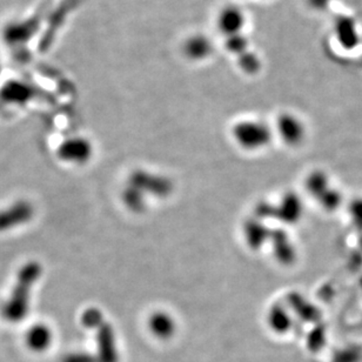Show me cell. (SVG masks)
Here are the masks:
<instances>
[{
    "label": "cell",
    "mask_w": 362,
    "mask_h": 362,
    "mask_svg": "<svg viewBox=\"0 0 362 362\" xmlns=\"http://www.w3.org/2000/svg\"><path fill=\"white\" fill-rule=\"evenodd\" d=\"M320 205L327 209V211H334L339 207L341 201H343V196L339 191L334 189H328L326 192L318 199Z\"/></svg>",
    "instance_id": "16"
},
{
    "label": "cell",
    "mask_w": 362,
    "mask_h": 362,
    "mask_svg": "<svg viewBox=\"0 0 362 362\" xmlns=\"http://www.w3.org/2000/svg\"><path fill=\"white\" fill-rule=\"evenodd\" d=\"M42 266L37 261H30L20 267L16 282L10 297L3 304V316L10 322H19L30 311L33 286L42 277Z\"/></svg>",
    "instance_id": "1"
},
{
    "label": "cell",
    "mask_w": 362,
    "mask_h": 362,
    "mask_svg": "<svg viewBox=\"0 0 362 362\" xmlns=\"http://www.w3.org/2000/svg\"><path fill=\"white\" fill-rule=\"evenodd\" d=\"M361 360V352L355 348H347L334 355L331 362H359Z\"/></svg>",
    "instance_id": "19"
},
{
    "label": "cell",
    "mask_w": 362,
    "mask_h": 362,
    "mask_svg": "<svg viewBox=\"0 0 362 362\" xmlns=\"http://www.w3.org/2000/svg\"><path fill=\"white\" fill-rule=\"evenodd\" d=\"M62 362H98L96 355L85 353V352H76L69 353L62 358Z\"/></svg>",
    "instance_id": "20"
},
{
    "label": "cell",
    "mask_w": 362,
    "mask_h": 362,
    "mask_svg": "<svg viewBox=\"0 0 362 362\" xmlns=\"http://www.w3.org/2000/svg\"><path fill=\"white\" fill-rule=\"evenodd\" d=\"M81 322L89 329H98L101 325L104 324L103 314L96 309H87L81 316Z\"/></svg>",
    "instance_id": "18"
},
{
    "label": "cell",
    "mask_w": 362,
    "mask_h": 362,
    "mask_svg": "<svg viewBox=\"0 0 362 362\" xmlns=\"http://www.w3.org/2000/svg\"><path fill=\"white\" fill-rule=\"evenodd\" d=\"M288 302L297 316H300L306 322H316L319 320L320 313L318 309L304 298L300 297V294H292L288 298Z\"/></svg>",
    "instance_id": "13"
},
{
    "label": "cell",
    "mask_w": 362,
    "mask_h": 362,
    "mask_svg": "<svg viewBox=\"0 0 362 362\" xmlns=\"http://www.w3.org/2000/svg\"><path fill=\"white\" fill-rule=\"evenodd\" d=\"M326 345V329L324 326L316 325L307 336V347L313 353H318Z\"/></svg>",
    "instance_id": "15"
},
{
    "label": "cell",
    "mask_w": 362,
    "mask_h": 362,
    "mask_svg": "<svg viewBox=\"0 0 362 362\" xmlns=\"http://www.w3.org/2000/svg\"><path fill=\"white\" fill-rule=\"evenodd\" d=\"M306 189L311 196L319 199L328 189H331L327 175L320 171L312 172L306 179Z\"/></svg>",
    "instance_id": "14"
},
{
    "label": "cell",
    "mask_w": 362,
    "mask_h": 362,
    "mask_svg": "<svg viewBox=\"0 0 362 362\" xmlns=\"http://www.w3.org/2000/svg\"><path fill=\"white\" fill-rule=\"evenodd\" d=\"M245 239L250 247L259 248L264 245L265 241L268 240L270 236V232L267 231V227L262 225L261 220H250L246 223L243 227Z\"/></svg>",
    "instance_id": "12"
},
{
    "label": "cell",
    "mask_w": 362,
    "mask_h": 362,
    "mask_svg": "<svg viewBox=\"0 0 362 362\" xmlns=\"http://www.w3.org/2000/svg\"><path fill=\"white\" fill-rule=\"evenodd\" d=\"M277 128L282 141L291 146H295L302 143L306 135L304 123L297 116L291 113H284L279 117Z\"/></svg>",
    "instance_id": "5"
},
{
    "label": "cell",
    "mask_w": 362,
    "mask_h": 362,
    "mask_svg": "<svg viewBox=\"0 0 362 362\" xmlns=\"http://www.w3.org/2000/svg\"><path fill=\"white\" fill-rule=\"evenodd\" d=\"M123 202L128 205V207L135 209V211L141 209L144 201L140 189H137L135 186H132L130 189H126V192L123 193Z\"/></svg>",
    "instance_id": "17"
},
{
    "label": "cell",
    "mask_w": 362,
    "mask_h": 362,
    "mask_svg": "<svg viewBox=\"0 0 362 362\" xmlns=\"http://www.w3.org/2000/svg\"><path fill=\"white\" fill-rule=\"evenodd\" d=\"M232 137L243 150H259L270 143L272 131L259 120H243L235 123Z\"/></svg>",
    "instance_id": "2"
},
{
    "label": "cell",
    "mask_w": 362,
    "mask_h": 362,
    "mask_svg": "<svg viewBox=\"0 0 362 362\" xmlns=\"http://www.w3.org/2000/svg\"><path fill=\"white\" fill-rule=\"evenodd\" d=\"M96 358L98 362H119L114 331L105 322L96 329Z\"/></svg>",
    "instance_id": "6"
},
{
    "label": "cell",
    "mask_w": 362,
    "mask_h": 362,
    "mask_svg": "<svg viewBox=\"0 0 362 362\" xmlns=\"http://www.w3.org/2000/svg\"><path fill=\"white\" fill-rule=\"evenodd\" d=\"M58 158L72 165H84L92 158L93 147L89 140L81 137L66 139L59 145Z\"/></svg>",
    "instance_id": "4"
},
{
    "label": "cell",
    "mask_w": 362,
    "mask_h": 362,
    "mask_svg": "<svg viewBox=\"0 0 362 362\" xmlns=\"http://www.w3.org/2000/svg\"><path fill=\"white\" fill-rule=\"evenodd\" d=\"M267 324L270 329L277 334H286L291 331L293 321L292 316L289 314L288 309L285 306L277 304L270 307L267 314Z\"/></svg>",
    "instance_id": "11"
},
{
    "label": "cell",
    "mask_w": 362,
    "mask_h": 362,
    "mask_svg": "<svg viewBox=\"0 0 362 362\" xmlns=\"http://www.w3.org/2000/svg\"><path fill=\"white\" fill-rule=\"evenodd\" d=\"M52 341L53 331L46 324L38 322L27 329L25 343L28 350H31L32 352L43 353L50 348Z\"/></svg>",
    "instance_id": "8"
},
{
    "label": "cell",
    "mask_w": 362,
    "mask_h": 362,
    "mask_svg": "<svg viewBox=\"0 0 362 362\" xmlns=\"http://www.w3.org/2000/svg\"><path fill=\"white\" fill-rule=\"evenodd\" d=\"M147 328L155 339L170 340L177 331V322L170 313L155 311L147 319Z\"/></svg>",
    "instance_id": "7"
},
{
    "label": "cell",
    "mask_w": 362,
    "mask_h": 362,
    "mask_svg": "<svg viewBox=\"0 0 362 362\" xmlns=\"http://www.w3.org/2000/svg\"><path fill=\"white\" fill-rule=\"evenodd\" d=\"M350 214L354 224L358 225L359 227H362V199L354 200L350 205Z\"/></svg>",
    "instance_id": "21"
},
{
    "label": "cell",
    "mask_w": 362,
    "mask_h": 362,
    "mask_svg": "<svg viewBox=\"0 0 362 362\" xmlns=\"http://www.w3.org/2000/svg\"><path fill=\"white\" fill-rule=\"evenodd\" d=\"M35 207L28 200H17L0 209V232H8L31 221Z\"/></svg>",
    "instance_id": "3"
},
{
    "label": "cell",
    "mask_w": 362,
    "mask_h": 362,
    "mask_svg": "<svg viewBox=\"0 0 362 362\" xmlns=\"http://www.w3.org/2000/svg\"><path fill=\"white\" fill-rule=\"evenodd\" d=\"M304 213V206L300 198L294 193H287L282 202L275 207V216L286 224H297Z\"/></svg>",
    "instance_id": "9"
},
{
    "label": "cell",
    "mask_w": 362,
    "mask_h": 362,
    "mask_svg": "<svg viewBox=\"0 0 362 362\" xmlns=\"http://www.w3.org/2000/svg\"><path fill=\"white\" fill-rule=\"evenodd\" d=\"M270 240L273 243V252L275 258L285 265L292 264L297 258L295 247L289 239L286 232L277 231L274 234H270Z\"/></svg>",
    "instance_id": "10"
}]
</instances>
